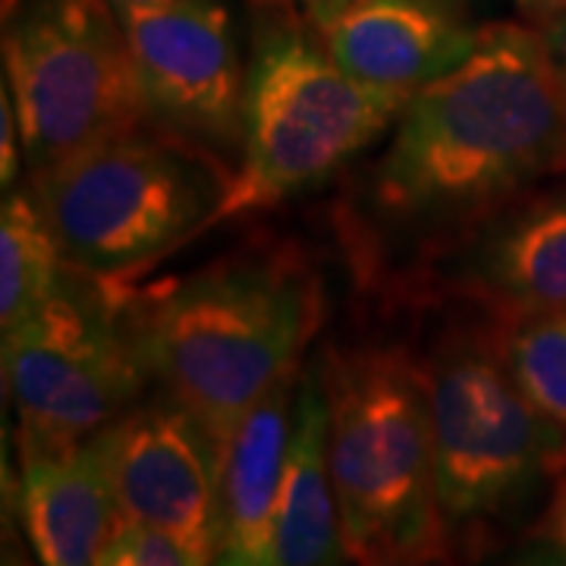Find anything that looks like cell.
<instances>
[{
  "label": "cell",
  "instance_id": "5bb4252c",
  "mask_svg": "<svg viewBox=\"0 0 566 566\" xmlns=\"http://www.w3.org/2000/svg\"><path fill=\"white\" fill-rule=\"evenodd\" d=\"M344 516L331 472V400L324 356L303 365L293 438L274 506L268 566H344Z\"/></svg>",
  "mask_w": 566,
  "mask_h": 566
},
{
  "label": "cell",
  "instance_id": "277c9868",
  "mask_svg": "<svg viewBox=\"0 0 566 566\" xmlns=\"http://www.w3.org/2000/svg\"><path fill=\"white\" fill-rule=\"evenodd\" d=\"M233 174L158 123L32 177V196L63 259L123 283L218 223Z\"/></svg>",
  "mask_w": 566,
  "mask_h": 566
},
{
  "label": "cell",
  "instance_id": "6da1fadb",
  "mask_svg": "<svg viewBox=\"0 0 566 566\" xmlns=\"http://www.w3.org/2000/svg\"><path fill=\"white\" fill-rule=\"evenodd\" d=\"M566 174V80L528 22L482 25L472 57L416 92L371 174L378 214L412 237L465 233Z\"/></svg>",
  "mask_w": 566,
  "mask_h": 566
},
{
  "label": "cell",
  "instance_id": "4fadbf2b",
  "mask_svg": "<svg viewBox=\"0 0 566 566\" xmlns=\"http://www.w3.org/2000/svg\"><path fill=\"white\" fill-rule=\"evenodd\" d=\"M20 513L39 566H98L123 523L107 428L63 450H20Z\"/></svg>",
  "mask_w": 566,
  "mask_h": 566
},
{
  "label": "cell",
  "instance_id": "3957f363",
  "mask_svg": "<svg viewBox=\"0 0 566 566\" xmlns=\"http://www.w3.org/2000/svg\"><path fill=\"white\" fill-rule=\"evenodd\" d=\"M331 472L353 564L453 554L441 504L424 365L397 346L324 359Z\"/></svg>",
  "mask_w": 566,
  "mask_h": 566
},
{
  "label": "cell",
  "instance_id": "8992f818",
  "mask_svg": "<svg viewBox=\"0 0 566 566\" xmlns=\"http://www.w3.org/2000/svg\"><path fill=\"white\" fill-rule=\"evenodd\" d=\"M438 504L457 557L482 551L545 479L566 469V434L528 403L491 331H460L424 363Z\"/></svg>",
  "mask_w": 566,
  "mask_h": 566
},
{
  "label": "cell",
  "instance_id": "2e32d148",
  "mask_svg": "<svg viewBox=\"0 0 566 566\" xmlns=\"http://www.w3.org/2000/svg\"><path fill=\"white\" fill-rule=\"evenodd\" d=\"M66 271L32 189H10L0 208V331L29 322L57 293Z\"/></svg>",
  "mask_w": 566,
  "mask_h": 566
},
{
  "label": "cell",
  "instance_id": "ffe728a7",
  "mask_svg": "<svg viewBox=\"0 0 566 566\" xmlns=\"http://www.w3.org/2000/svg\"><path fill=\"white\" fill-rule=\"evenodd\" d=\"M538 535L566 554V469H560L554 475V491H551V501H547L545 520L538 526Z\"/></svg>",
  "mask_w": 566,
  "mask_h": 566
},
{
  "label": "cell",
  "instance_id": "f546056e",
  "mask_svg": "<svg viewBox=\"0 0 566 566\" xmlns=\"http://www.w3.org/2000/svg\"><path fill=\"white\" fill-rule=\"evenodd\" d=\"M211 566H233V564H221V560H211Z\"/></svg>",
  "mask_w": 566,
  "mask_h": 566
},
{
  "label": "cell",
  "instance_id": "83f0119b",
  "mask_svg": "<svg viewBox=\"0 0 566 566\" xmlns=\"http://www.w3.org/2000/svg\"><path fill=\"white\" fill-rule=\"evenodd\" d=\"M259 7H268V10H293L290 0H255Z\"/></svg>",
  "mask_w": 566,
  "mask_h": 566
},
{
  "label": "cell",
  "instance_id": "ba28073f",
  "mask_svg": "<svg viewBox=\"0 0 566 566\" xmlns=\"http://www.w3.org/2000/svg\"><path fill=\"white\" fill-rule=\"evenodd\" d=\"M3 381L20 419V450L80 444L129 412L151 375L120 283L70 268L57 293L3 334Z\"/></svg>",
  "mask_w": 566,
  "mask_h": 566
},
{
  "label": "cell",
  "instance_id": "8fae6325",
  "mask_svg": "<svg viewBox=\"0 0 566 566\" xmlns=\"http://www.w3.org/2000/svg\"><path fill=\"white\" fill-rule=\"evenodd\" d=\"M460 245V286L494 322L566 308V174L491 211Z\"/></svg>",
  "mask_w": 566,
  "mask_h": 566
},
{
  "label": "cell",
  "instance_id": "ac0fdd59",
  "mask_svg": "<svg viewBox=\"0 0 566 566\" xmlns=\"http://www.w3.org/2000/svg\"><path fill=\"white\" fill-rule=\"evenodd\" d=\"M98 566H211V557L182 545L174 535L120 523L104 547Z\"/></svg>",
  "mask_w": 566,
  "mask_h": 566
},
{
  "label": "cell",
  "instance_id": "4316f807",
  "mask_svg": "<svg viewBox=\"0 0 566 566\" xmlns=\"http://www.w3.org/2000/svg\"><path fill=\"white\" fill-rule=\"evenodd\" d=\"M3 566H32V564H29V557L22 554L20 545H10V542H7V547H3Z\"/></svg>",
  "mask_w": 566,
  "mask_h": 566
},
{
  "label": "cell",
  "instance_id": "d6986e66",
  "mask_svg": "<svg viewBox=\"0 0 566 566\" xmlns=\"http://www.w3.org/2000/svg\"><path fill=\"white\" fill-rule=\"evenodd\" d=\"M22 164H25L22 129L20 120H17L13 98H10V92L3 85V92H0V186H3V192L17 189Z\"/></svg>",
  "mask_w": 566,
  "mask_h": 566
},
{
  "label": "cell",
  "instance_id": "e0dca14e",
  "mask_svg": "<svg viewBox=\"0 0 566 566\" xmlns=\"http://www.w3.org/2000/svg\"><path fill=\"white\" fill-rule=\"evenodd\" d=\"M494 337L528 403L566 434V308L494 322Z\"/></svg>",
  "mask_w": 566,
  "mask_h": 566
},
{
  "label": "cell",
  "instance_id": "cb8c5ba5",
  "mask_svg": "<svg viewBox=\"0 0 566 566\" xmlns=\"http://www.w3.org/2000/svg\"><path fill=\"white\" fill-rule=\"evenodd\" d=\"M538 32H542V39H545L551 57H554L557 70L564 73V80H566V13H560L557 20L545 22Z\"/></svg>",
  "mask_w": 566,
  "mask_h": 566
},
{
  "label": "cell",
  "instance_id": "7a4b0ae2",
  "mask_svg": "<svg viewBox=\"0 0 566 566\" xmlns=\"http://www.w3.org/2000/svg\"><path fill=\"white\" fill-rule=\"evenodd\" d=\"M322 318V283L290 245H264L129 300L151 381L230 444L249 409L303 368Z\"/></svg>",
  "mask_w": 566,
  "mask_h": 566
},
{
  "label": "cell",
  "instance_id": "f1b7e54d",
  "mask_svg": "<svg viewBox=\"0 0 566 566\" xmlns=\"http://www.w3.org/2000/svg\"><path fill=\"white\" fill-rule=\"evenodd\" d=\"M20 0H3V10H10V7H17Z\"/></svg>",
  "mask_w": 566,
  "mask_h": 566
},
{
  "label": "cell",
  "instance_id": "5b68a950",
  "mask_svg": "<svg viewBox=\"0 0 566 566\" xmlns=\"http://www.w3.org/2000/svg\"><path fill=\"white\" fill-rule=\"evenodd\" d=\"M409 98L368 88L296 10L264 22L245 73L240 167L218 223L264 211L337 174L385 136Z\"/></svg>",
  "mask_w": 566,
  "mask_h": 566
},
{
  "label": "cell",
  "instance_id": "484cf974",
  "mask_svg": "<svg viewBox=\"0 0 566 566\" xmlns=\"http://www.w3.org/2000/svg\"><path fill=\"white\" fill-rule=\"evenodd\" d=\"M117 13L126 10H148V7H164V3H174V0H107Z\"/></svg>",
  "mask_w": 566,
  "mask_h": 566
},
{
  "label": "cell",
  "instance_id": "9a60e30c",
  "mask_svg": "<svg viewBox=\"0 0 566 566\" xmlns=\"http://www.w3.org/2000/svg\"><path fill=\"white\" fill-rule=\"evenodd\" d=\"M300 371L271 387L223 447L214 551V560L221 564L268 566L274 506L293 438Z\"/></svg>",
  "mask_w": 566,
  "mask_h": 566
},
{
  "label": "cell",
  "instance_id": "7402d4cb",
  "mask_svg": "<svg viewBox=\"0 0 566 566\" xmlns=\"http://www.w3.org/2000/svg\"><path fill=\"white\" fill-rule=\"evenodd\" d=\"M510 566H566V554L560 547L551 545L547 538L538 535V542L523 547V551L510 560Z\"/></svg>",
  "mask_w": 566,
  "mask_h": 566
},
{
  "label": "cell",
  "instance_id": "44dd1931",
  "mask_svg": "<svg viewBox=\"0 0 566 566\" xmlns=\"http://www.w3.org/2000/svg\"><path fill=\"white\" fill-rule=\"evenodd\" d=\"M290 3L315 32H324L349 7V0H290Z\"/></svg>",
  "mask_w": 566,
  "mask_h": 566
},
{
  "label": "cell",
  "instance_id": "30bf717a",
  "mask_svg": "<svg viewBox=\"0 0 566 566\" xmlns=\"http://www.w3.org/2000/svg\"><path fill=\"white\" fill-rule=\"evenodd\" d=\"M120 520L174 535L214 560L223 447L170 394L107 424Z\"/></svg>",
  "mask_w": 566,
  "mask_h": 566
},
{
  "label": "cell",
  "instance_id": "7c38bea8",
  "mask_svg": "<svg viewBox=\"0 0 566 566\" xmlns=\"http://www.w3.org/2000/svg\"><path fill=\"white\" fill-rule=\"evenodd\" d=\"M479 35L453 0H349L322 32L353 80L403 98L463 66Z\"/></svg>",
  "mask_w": 566,
  "mask_h": 566
},
{
  "label": "cell",
  "instance_id": "d4e9b609",
  "mask_svg": "<svg viewBox=\"0 0 566 566\" xmlns=\"http://www.w3.org/2000/svg\"><path fill=\"white\" fill-rule=\"evenodd\" d=\"M356 566H460L457 554H431V557H394V560H375V564Z\"/></svg>",
  "mask_w": 566,
  "mask_h": 566
},
{
  "label": "cell",
  "instance_id": "52a82bcc",
  "mask_svg": "<svg viewBox=\"0 0 566 566\" xmlns=\"http://www.w3.org/2000/svg\"><path fill=\"white\" fill-rule=\"evenodd\" d=\"M3 85L17 107L29 177L155 123L120 13L107 0L10 7Z\"/></svg>",
  "mask_w": 566,
  "mask_h": 566
},
{
  "label": "cell",
  "instance_id": "9c48e42d",
  "mask_svg": "<svg viewBox=\"0 0 566 566\" xmlns=\"http://www.w3.org/2000/svg\"><path fill=\"white\" fill-rule=\"evenodd\" d=\"M120 20L151 120L208 151H240L249 66L230 7L174 0Z\"/></svg>",
  "mask_w": 566,
  "mask_h": 566
},
{
  "label": "cell",
  "instance_id": "603a6c76",
  "mask_svg": "<svg viewBox=\"0 0 566 566\" xmlns=\"http://www.w3.org/2000/svg\"><path fill=\"white\" fill-rule=\"evenodd\" d=\"M513 3H516L523 22L535 25V29H542L545 22L557 20L560 13H566V0H513Z\"/></svg>",
  "mask_w": 566,
  "mask_h": 566
}]
</instances>
